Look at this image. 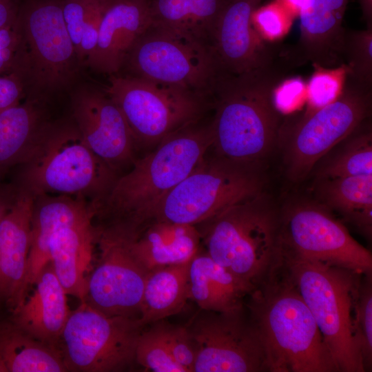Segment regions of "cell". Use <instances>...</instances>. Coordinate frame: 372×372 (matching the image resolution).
Wrapping results in <instances>:
<instances>
[{"mask_svg": "<svg viewBox=\"0 0 372 372\" xmlns=\"http://www.w3.org/2000/svg\"><path fill=\"white\" fill-rule=\"evenodd\" d=\"M44 125L32 101L19 103L0 114V180L10 168L29 159Z\"/></svg>", "mask_w": 372, "mask_h": 372, "instance_id": "cell-27", "label": "cell"}, {"mask_svg": "<svg viewBox=\"0 0 372 372\" xmlns=\"http://www.w3.org/2000/svg\"><path fill=\"white\" fill-rule=\"evenodd\" d=\"M307 99V83L299 76L286 77L275 87L273 99L278 110H292Z\"/></svg>", "mask_w": 372, "mask_h": 372, "instance_id": "cell-39", "label": "cell"}, {"mask_svg": "<svg viewBox=\"0 0 372 372\" xmlns=\"http://www.w3.org/2000/svg\"><path fill=\"white\" fill-rule=\"evenodd\" d=\"M293 19L299 17L305 0H276Z\"/></svg>", "mask_w": 372, "mask_h": 372, "instance_id": "cell-44", "label": "cell"}, {"mask_svg": "<svg viewBox=\"0 0 372 372\" xmlns=\"http://www.w3.org/2000/svg\"><path fill=\"white\" fill-rule=\"evenodd\" d=\"M29 288L13 308V322L34 338L56 346L71 311L50 262Z\"/></svg>", "mask_w": 372, "mask_h": 372, "instance_id": "cell-21", "label": "cell"}, {"mask_svg": "<svg viewBox=\"0 0 372 372\" xmlns=\"http://www.w3.org/2000/svg\"><path fill=\"white\" fill-rule=\"evenodd\" d=\"M163 338L176 362L187 372H194L197 346L186 326H176L163 321L156 322Z\"/></svg>", "mask_w": 372, "mask_h": 372, "instance_id": "cell-38", "label": "cell"}, {"mask_svg": "<svg viewBox=\"0 0 372 372\" xmlns=\"http://www.w3.org/2000/svg\"><path fill=\"white\" fill-rule=\"evenodd\" d=\"M19 6V0H0V28L14 26Z\"/></svg>", "mask_w": 372, "mask_h": 372, "instance_id": "cell-42", "label": "cell"}, {"mask_svg": "<svg viewBox=\"0 0 372 372\" xmlns=\"http://www.w3.org/2000/svg\"><path fill=\"white\" fill-rule=\"evenodd\" d=\"M318 196L369 239L372 235V175L319 180Z\"/></svg>", "mask_w": 372, "mask_h": 372, "instance_id": "cell-28", "label": "cell"}, {"mask_svg": "<svg viewBox=\"0 0 372 372\" xmlns=\"http://www.w3.org/2000/svg\"><path fill=\"white\" fill-rule=\"evenodd\" d=\"M151 23L149 0H105L97 43L85 65L98 72L116 74Z\"/></svg>", "mask_w": 372, "mask_h": 372, "instance_id": "cell-18", "label": "cell"}, {"mask_svg": "<svg viewBox=\"0 0 372 372\" xmlns=\"http://www.w3.org/2000/svg\"><path fill=\"white\" fill-rule=\"evenodd\" d=\"M256 165L207 154L147 214L138 230L154 222L197 225L262 193Z\"/></svg>", "mask_w": 372, "mask_h": 372, "instance_id": "cell-7", "label": "cell"}, {"mask_svg": "<svg viewBox=\"0 0 372 372\" xmlns=\"http://www.w3.org/2000/svg\"><path fill=\"white\" fill-rule=\"evenodd\" d=\"M313 66L314 71L307 83L305 112H313L337 99L343 91L349 73L345 63L334 68Z\"/></svg>", "mask_w": 372, "mask_h": 372, "instance_id": "cell-36", "label": "cell"}, {"mask_svg": "<svg viewBox=\"0 0 372 372\" xmlns=\"http://www.w3.org/2000/svg\"><path fill=\"white\" fill-rule=\"evenodd\" d=\"M262 0H230L214 25L210 45L222 72L239 74L278 54L254 29L251 17Z\"/></svg>", "mask_w": 372, "mask_h": 372, "instance_id": "cell-17", "label": "cell"}, {"mask_svg": "<svg viewBox=\"0 0 372 372\" xmlns=\"http://www.w3.org/2000/svg\"><path fill=\"white\" fill-rule=\"evenodd\" d=\"M189 262L150 271L141 305L139 321L146 327L180 312L189 298Z\"/></svg>", "mask_w": 372, "mask_h": 372, "instance_id": "cell-26", "label": "cell"}, {"mask_svg": "<svg viewBox=\"0 0 372 372\" xmlns=\"http://www.w3.org/2000/svg\"><path fill=\"white\" fill-rule=\"evenodd\" d=\"M20 34L14 25L0 28V74L12 71L20 45Z\"/></svg>", "mask_w": 372, "mask_h": 372, "instance_id": "cell-40", "label": "cell"}, {"mask_svg": "<svg viewBox=\"0 0 372 372\" xmlns=\"http://www.w3.org/2000/svg\"><path fill=\"white\" fill-rule=\"evenodd\" d=\"M125 63L130 75L200 95L214 91L221 73L209 44L152 23L129 51Z\"/></svg>", "mask_w": 372, "mask_h": 372, "instance_id": "cell-10", "label": "cell"}, {"mask_svg": "<svg viewBox=\"0 0 372 372\" xmlns=\"http://www.w3.org/2000/svg\"><path fill=\"white\" fill-rule=\"evenodd\" d=\"M372 86L347 75L342 94L332 103L282 122L278 141L284 143L287 176L303 180L315 165L371 113Z\"/></svg>", "mask_w": 372, "mask_h": 372, "instance_id": "cell-9", "label": "cell"}, {"mask_svg": "<svg viewBox=\"0 0 372 372\" xmlns=\"http://www.w3.org/2000/svg\"><path fill=\"white\" fill-rule=\"evenodd\" d=\"M281 265L310 310L339 372H364L353 327L363 274L300 257L280 245Z\"/></svg>", "mask_w": 372, "mask_h": 372, "instance_id": "cell-5", "label": "cell"}, {"mask_svg": "<svg viewBox=\"0 0 372 372\" xmlns=\"http://www.w3.org/2000/svg\"><path fill=\"white\" fill-rule=\"evenodd\" d=\"M105 94L121 111L136 145H154L198 119L200 95L186 88L112 74Z\"/></svg>", "mask_w": 372, "mask_h": 372, "instance_id": "cell-11", "label": "cell"}, {"mask_svg": "<svg viewBox=\"0 0 372 372\" xmlns=\"http://www.w3.org/2000/svg\"><path fill=\"white\" fill-rule=\"evenodd\" d=\"M229 1L149 0L152 23L210 45L216 22Z\"/></svg>", "mask_w": 372, "mask_h": 372, "instance_id": "cell-29", "label": "cell"}, {"mask_svg": "<svg viewBox=\"0 0 372 372\" xmlns=\"http://www.w3.org/2000/svg\"><path fill=\"white\" fill-rule=\"evenodd\" d=\"M18 196L0 222V300L12 308L24 296L34 196L19 187Z\"/></svg>", "mask_w": 372, "mask_h": 372, "instance_id": "cell-20", "label": "cell"}, {"mask_svg": "<svg viewBox=\"0 0 372 372\" xmlns=\"http://www.w3.org/2000/svg\"><path fill=\"white\" fill-rule=\"evenodd\" d=\"M97 242L100 258L88 277L83 302L107 316L139 319L150 271L132 251L129 236L99 229Z\"/></svg>", "mask_w": 372, "mask_h": 372, "instance_id": "cell-15", "label": "cell"}, {"mask_svg": "<svg viewBox=\"0 0 372 372\" xmlns=\"http://www.w3.org/2000/svg\"><path fill=\"white\" fill-rule=\"evenodd\" d=\"M64 21L76 56L85 65L98 41L105 0H61Z\"/></svg>", "mask_w": 372, "mask_h": 372, "instance_id": "cell-32", "label": "cell"}, {"mask_svg": "<svg viewBox=\"0 0 372 372\" xmlns=\"http://www.w3.org/2000/svg\"><path fill=\"white\" fill-rule=\"evenodd\" d=\"M0 372H7L6 369L2 362L0 360Z\"/></svg>", "mask_w": 372, "mask_h": 372, "instance_id": "cell-46", "label": "cell"}, {"mask_svg": "<svg viewBox=\"0 0 372 372\" xmlns=\"http://www.w3.org/2000/svg\"><path fill=\"white\" fill-rule=\"evenodd\" d=\"M369 118L335 145L337 149L318 169V180L372 175V132Z\"/></svg>", "mask_w": 372, "mask_h": 372, "instance_id": "cell-31", "label": "cell"}, {"mask_svg": "<svg viewBox=\"0 0 372 372\" xmlns=\"http://www.w3.org/2000/svg\"><path fill=\"white\" fill-rule=\"evenodd\" d=\"M211 124L192 123L169 135L94 203L100 229L134 236L150 210L185 179L211 147Z\"/></svg>", "mask_w": 372, "mask_h": 372, "instance_id": "cell-2", "label": "cell"}, {"mask_svg": "<svg viewBox=\"0 0 372 372\" xmlns=\"http://www.w3.org/2000/svg\"><path fill=\"white\" fill-rule=\"evenodd\" d=\"M0 360L7 372L68 371L60 350L14 324L0 329Z\"/></svg>", "mask_w": 372, "mask_h": 372, "instance_id": "cell-30", "label": "cell"}, {"mask_svg": "<svg viewBox=\"0 0 372 372\" xmlns=\"http://www.w3.org/2000/svg\"><path fill=\"white\" fill-rule=\"evenodd\" d=\"M293 19L276 0L258 6L251 17L254 29L263 41L269 43L284 38L289 32Z\"/></svg>", "mask_w": 372, "mask_h": 372, "instance_id": "cell-37", "label": "cell"}, {"mask_svg": "<svg viewBox=\"0 0 372 372\" xmlns=\"http://www.w3.org/2000/svg\"><path fill=\"white\" fill-rule=\"evenodd\" d=\"M20 45L14 68L25 90L53 93L68 87L81 65L67 31L61 0H25L14 23Z\"/></svg>", "mask_w": 372, "mask_h": 372, "instance_id": "cell-8", "label": "cell"}, {"mask_svg": "<svg viewBox=\"0 0 372 372\" xmlns=\"http://www.w3.org/2000/svg\"><path fill=\"white\" fill-rule=\"evenodd\" d=\"M293 65L287 52L280 53L250 71L219 74L213 91L216 114L211 123L216 154L254 165L269 154L282 122L273 91Z\"/></svg>", "mask_w": 372, "mask_h": 372, "instance_id": "cell-1", "label": "cell"}, {"mask_svg": "<svg viewBox=\"0 0 372 372\" xmlns=\"http://www.w3.org/2000/svg\"><path fill=\"white\" fill-rule=\"evenodd\" d=\"M280 244L306 259L372 274V255L322 204L299 201L280 211Z\"/></svg>", "mask_w": 372, "mask_h": 372, "instance_id": "cell-13", "label": "cell"}, {"mask_svg": "<svg viewBox=\"0 0 372 372\" xmlns=\"http://www.w3.org/2000/svg\"><path fill=\"white\" fill-rule=\"evenodd\" d=\"M186 327L197 346L194 372L268 371L258 332L245 305L227 312L201 310Z\"/></svg>", "mask_w": 372, "mask_h": 372, "instance_id": "cell-14", "label": "cell"}, {"mask_svg": "<svg viewBox=\"0 0 372 372\" xmlns=\"http://www.w3.org/2000/svg\"><path fill=\"white\" fill-rule=\"evenodd\" d=\"M130 238L132 251L149 271L190 261L201 241L196 226L168 222L148 223Z\"/></svg>", "mask_w": 372, "mask_h": 372, "instance_id": "cell-24", "label": "cell"}, {"mask_svg": "<svg viewBox=\"0 0 372 372\" xmlns=\"http://www.w3.org/2000/svg\"><path fill=\"white\" fill-rule=\"evenodd\" d=\"M366 28H372V0H358Z\"/></svg>", "mask_w": 372, "mask_h": 372, "instance_id": "cell-45", "label": "cell"}, {"mask_svg": "<svg viewBox=\"0 0 372 372\" xmlns=\"http://www.w3.org/2000/svg\"><path fill=\"white\" fill-rule=\"evenodd\" d=\"M196 227L209 256L252 291L280 263V212L263 193Z\"/></svg>", "mask_w": 372, "mask_h": 372, "instance_id": "cell-4", "label": "cell"}, {"mask_svg": "<svg viewBox=\"0 0 372 372\" xmlns=\"http://www.w3.org/2000/svg\"><path fill=\"white\" fill-rule=\"evenodd\" d=\"M24 92L23 81L15 72L0 76V114L18 105Z\"/></svg>", "mask_w": 372, "mask_h": 372, "instance_id": "cell-41", "label": "cell"}, {"mask_svg": "<svg viewBox=\"0 0 372 372\" xmlns=\"http://www.w3.org/2000/svg\"><path fill=\"white\" fill-rule=\"evenodd\" d=\"M19 192L16 185L0 183V222L14 204Z\"/></svg>", "mask_w": 372, "mask_h": 372, "instance_id": "cell-43", "label": "cell"}, {"mask_svg": "<svg viewBox=\"0 0 372 372\" xmlns=\"http://www.w3.org/2000/svg\"><path fill=\"white\" fill-rule=\"evenodd\" d=\"M94 214L93 204L87 203L82 196L48 194L34 196L24 295L50 262L49 245L54 232L87 217L94 218Z\"/></svg>", "mask_w": 372, "mask_h": 372, "instance_id": "cell-22", "label": "cell"}, {"mask_svg": "<svg viewBox=\"0 0 372 372\" xmlns=\"http://www.w3.org/2000/svg\"><path fill=\"white\" fill-rule=\"evenodd\" d=\"M21 165L18 186L34 196H92L96 202L117 178L85 144L75 123L45 124L35 149Z\"/></svg>", "mask_w": 372, "mask_h": 372, "instance_id": "cell-6", "label": "cell"}, {"mask_svg": "<svg viewBox=\"0 0 372 372\" xmlns=\"http://www.w3.org/2000/svg\"><path fill=\"white\" fill-rule=\"evenodd\" d=\"M142 331L138 336L135 361L145 369L154 372H187L173 357L156 322Z\"/></svg>", "mask_w": 372, "mask_h": 372, "instance_id": "cell-35", "label": "cell"}, {"mask_svg": "<svg viewBox=\"0 0 372 372\" xmlns=\"http://www.w3.org/2000/svg\"><path fill=\"white\" fill-rule=\"evenodd\" d=\"M72 112L84 142L113 170L134 163L136 143L121 111L105 94L91 88L72 96Z\"/></svg>", "mask_w": 372, "mask_h": 372, "instance_id": "cell-16", "label": "cell"}, {"mask_svg": "<svg viewBox=\"0 0 372 372\" xmlns=\"http://www.w3.org/2000/svg\"><path fill=\"white\" fill-rule=\"evenodd\" d=\"M94 216L63 226L53 234L50 245V262L67 295L83 302L88 272L93 258L99 231Z\"/></svg>", "mask_w": 372, "mask_h": 372, "instance_id": "cell-23", "label": "cell"}, {"mask_svg": "<svg viewBox=\"0 0 372 372\" xmlns=\"http://www.w3.org/2000/svg\"><path fill=\"white\" fill-rule=\"evenodd\" d=\"M189 281V298L205 311L227 312L239 309L252 291L214 260L205 250L199 249L190 260Z\"/></svg>", "mask_w": 372, "mask_h": 372, "instance_id": "cell-25", "label": "cell"}, {"mask_svg": "<svg viewBox=\"0 0 372 372\" xmlns=\"http://www.w3.org/2000/svg\"><path fill=\"white\" fill-rule=\"evenodd\" d=\"M342 56L348 75L362 85L372 86V28L345 29Z\"/></svg>", "mask_w": 372, "mask_h": 372, "instance_id": "cell-34", "label": "cell"}, {"mask_svg": "<svg viewBox=\"0 0 372 372\" xmlns=\"http://www.w3.org/2000/svg\"><path fill=\"white\" fill-rule=\"evenodd\" d=\"M245 305L269 372H339L318 325L280 262Z\"/></svg>", "mask_w": 372, "mask_h": 372, "instance_id": "cell-3", "label": "cell"}, {"mask_svg": "<svg viewBox=\"0 0 372 372\" xmlns=\"http://www.w3.org/2000/svg\"><path fill=\"white\" fill-rule=\"evenodd\" d=\"M348 0H305L299 15L300 38L292 52L298 65L311 62L334 68L344 63L343 20Z\"/></svg>", "mask_w": 372, "mask_h": 372, "instance_id": "cell-19", "label": "cell"}, {"mask_svg": "<svg viewBox=\"0 0 372 372\" xmlns=\"http://www.w3.org/2000/svg\"><path fill=\"white\" fill-rule=\"evenodd\" d=\"M144 328L139 319L107 316L81 302L71 311L59 340L68 370L128 369L136 364V342Z\"/></svg>", "mask_w": 372, "mask_h": 372, "instance_id": "cell-12", "label": "cell"}, {"mask_svg": "<svg viewBox=\"0 0 372 372\" xmlns=\"http://www.w3.org/2000/svg\"><path fill=\"white\" fill-rule=\"evenodd\" d=\"M356 344L364 372L372 369V274H363L357 291L353 316Z\"/></svg>", "mask_w": 372, "mask_h": 372, "instance_id": "cell-33", "label": "cell"}]
</instances>
